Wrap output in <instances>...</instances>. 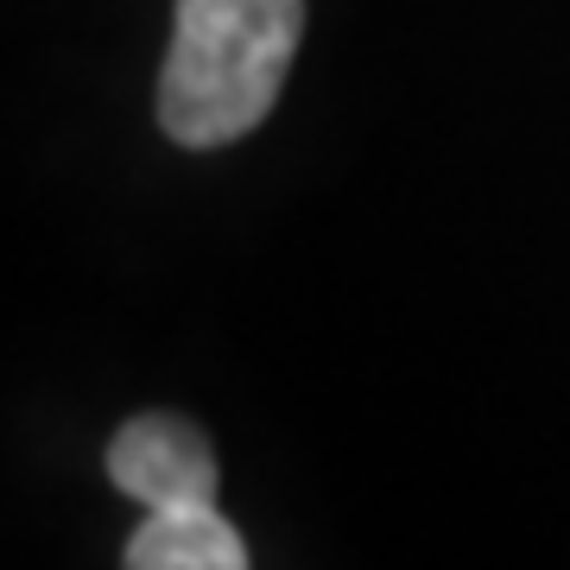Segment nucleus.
<instances>
[{"label":"nucleus","mask_w":570,"mask_h":570,"mask_svg":"<svg viewBox=\"0 0 570 570\" xmlns=\"http://www.w3.org/2000/svg\"><path fill=\"white\" fill-rule=\"evenodd\" d=\"M305 39V0H178L159 70L165 140L209 153L235 146L273 115Z\"/></svg>","instance_id":"nucleus-1"},{"label":"nucleus","mask_w":570,"mask_h":570,"mask_svg":"<svg viewBox=\"0 0 570 570\" xmlns=\"http://www.w3.org/2000/svg\"><path fill=\"white\" fill-rule=\"evenodd\" d=\"M108 482L121 494H134L140 508L216 501V450L178 412H140L108 444Z\"/></svg>","instance_id":"nucleus-2"},{"label":"nucleus","mask_w":570,"mask_h":570,"mask_svg":"<svg viewBox=\"0 0 570 570\" xmlns=\"http://www.w3.org/2000/svg\"><path fill=\"white\" fill-rule=\"evenodd\" d=\"M134 570H242L247 546L223 520L216 501H178V508H146V520L127 539Z\"/></svg>","instance_id":"nucleus-3"}]
</instances>
